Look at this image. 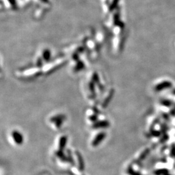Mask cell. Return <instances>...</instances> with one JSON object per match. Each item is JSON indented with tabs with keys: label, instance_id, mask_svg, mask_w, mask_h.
Wrapping results in <instances>:
<instances>
[{
	"label": "cell",
	"instance_id": "1",
	"mask_svg": "<svg viewBox=\"0 0 175 175\" xmlns=\"http://www.w3.org/2000/svg\"><path fill=\"white\" fill-rule=\"evenodd\" d=\"M106 136H107V134L105 132H99L98 134L96 135V136L94 137V139L92 142V145L93 147H97L101 143L103 139H104Z\"/></svg>",
	"mask_w": 175,
	"mask_h": 175
},
{
	"label": "cell",
	"instance_id": "2",
	"mask_svg": "<svg viewBox=\"0 0 175 175\" xmlns=\"http://www.w3.org/2000/svg\"><path fill=\"white\" fill-rule=\"evenodd\" d=\"M12 136L17 145H21L23 143V136L19 132L17 131V130H14L12 132Z\"/></svg>",
	"mask_w": 175,
	"mask_h": 175
},
{
	"label": "cell",
	"instance_id": "3",
	"mask_svg": "<svg viewBox=\"0 0 175 175\" xmlns=\"http://www.w3.org/2000/svg\"><path fill=\"white\" fill-rule=\"evenodd\" d=\"M76 156H77V158L78 169H79L80 171H83L84 169V162L82 155H81L78 152H76Z\"/></svg>",
	"mask_w": 175,
	"mask_h": 175
},
{
	"label": "cell",
	"instance_id": "4",
	"mask_svg": "<svg viewBox=\"0 0 175 175\" xmlns=\"http://www.w3.org/2000/svg\"><path fill=\"white\" fill-rule=\"evenodd\" d=\"M110 126V123L107 121H99L93 124V128L95 129H101V128H107Z\"/></svg>",
	"mask_w": 175,
	"mask_h": 175
},
{
	"label": "cell",
	"instance_id": "5",
	"mask_svg": "<svg viewBox=\"0 0 175 175\" xmlns=\"http://www.w3.org/2000/svg\"><path fill=\"white\" fill-rule=\"evenodd\" d=\"M64 119V117L63 115H56L55 117H53L52 119H51V121L55 123L56 127H60L61 126V125L62 124V123H63Z\"/></svg>",
	"mask_w": 175,
	"mask_h": 175
},
{
	"label": "cell",
	"instance_id": "6",
	"mask_svg": "<svg viewBox=\"0 0 175 175\" xmlns=\"http://www.w3.org/2000/svg\"><path fill=\"white\" fill-rule=\"evenodd\" d=\"M66 143H67V137L66 136H62L60 137V140H59V145H58V149L60 151H62L66 147Z\"/></svg>",
	"mask_w": 175,
	"mask_h": 175
},
{
	"label": "cell",
	"instance_id": "7",
	"mask_svg": "<svg viewBox=\"0 0 175 175\" xmlns=\"http://www.w3.org/2000/svg\"><path fill=\"white\" fill-rule=\"evenodd\" d=\"M55 154H56V156H58L59 158H60L62 160V161H63V162H69L68 157L66 156V155L63 153L62 151H60V150H59V151H56L55 152Z\"/></svg>",
	"mask_w": 175,
	"mask_h": 175
},
{
	"label": "cell",
	"instance_id": "8",
	"mask_svg": "<svg viewBox=\"0 0 175 175\" xmlns=\"http://www.w3.org/2000/svg\"><path fill=\"white\" fill-rule=\"evenodd\" d=\"M149 152H150V150L149 149H146L145 150V151L142 152L141 154L140 155V156L139 157V158L137 159V162H142L143 160L145 158H146L148 154H149Z\"/></svg>",
	"mask_w": 175,
	"mask_h": 175
},
{
	"label": "cell",
	"instance_id": "9",
	"mask_svg": "<svg viewBox=\"0 0 175 175\" xmlns=\"http://www.w3.org/2000/svg\"><path fill=\"white\" fill-rule=\"evenodd\" d=\"M127 172H128V173H129L130 175H141L139 173H138V172L134 171L131 167H129Z\"/></svg>",
	"mask_w": 175,
	"mask_h": 175
},
{
	"label": "cell",
	"instance_id": "10",
	"mask_svg": "<svg viewBox=\"0 0 175 175\" xmlns=\"http://www.w3.org/2000/svg\"><path fill=\"white\" fill-rule=\"evenodd\" d=\"M167 172V170L163 169V170H159V171H157L156 172H155V174H156V175H161V174L166 175Z\"/></svg>",
	"mask_w": 175,
	"mask_h": 175
},
{
	"label": "cell",
	"instance_id": "11",
	"mask_svg": "<svg viewBox=\"0 0 175 175\" xmlns=\"http://www.w3.org/2000/svg\"><path fill=\"white\" fill-rule=\"evenodd\" d=\"M172 154L174 155V156H175V149L172 150Z\"/></svg>",
	"mask_w": 175,
	"mask_h": 175
},
{
	"label": "cell",
	"instance_id": "12",
	"mask_svg": "<svg viewBox=\"0 0 175 175\" xmlns=\"http://www.w3.org/2000/svg\"><path fill=\"white\" fill-rule=\"evenodd\" d=\"M166 175H168V174H166Z\"/></svg>",
	"mask_w": 175,
	"mask_h": 175
}]
</instances>
